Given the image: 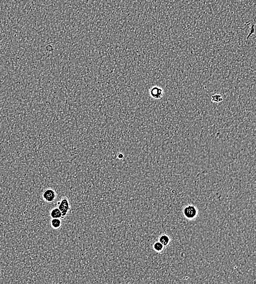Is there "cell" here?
Here are the masks:
<instances>
[{
  "label": "cell",
  "mask_w": 256,
  "mask_h": 284,
  "mask_svg": "<svg viewBox=\"0 0 256 284\" xmlns=\"http://www.w3.org/2000/svg\"><path fill=\"white\" fill-rule=\"evenodd\" d=\"M184 217L187 220L193 221L198 216L199 211L198 208L193 204H187L182 210Z\"/></svg>",
  "instance_id": "6da1fadb"
},
{
  "label": "cell",
  "mask_w": 256,
  "mask_h": 284,
  "mask_svg": "<svg viewBox=\"0 0 256 284\" xmlns=\"http://www.w3.org/2000/svg\"><path fill=\"white\" fill-rule=\"evenodd\" d=\"M164 248H165V247H164L163 245L159 242V241L155 242L153 245V249L158 253H162L164 251Z\"/></svg>",
  "instance_id": "ba28073f"
},
{
  "label": "cell",
  "mask_w": 256,
  "mask_h": 284,
  "mask_svg": "<svg viewBox=\"0 0 256 284\" xmlns=\"http://www.w3.org/2000/svg\"><path fill=\"white\" fill-rule=\"evenodd\" d=\"M150 95L155 100H160L163 96V90L162 88L158 86H154L151 87L149 91Z\"/></svg>",
  "instance_id": "277c9868"
},
{
  "label": "cell",
  "mask_w": 256,
  "mask_h": 284,
  "mask_svg": "<svg viewBox=\"0 0 256 284\" xmlns=\"http://www.w3.org/2000/svg\"><path fill=\"white\" fill-rule=\"evenodd\" d=\"M118 159H124V155L122 153H119L118 155Z\"/></svg>",
  "instance_id": "30bf717a"
},
{
  "label": "cell",
  "mask_w": 256,
  "mask_h": 284,
  "mask_svg": "<svg viewBox=\"0 0 256 284\" xmlns=\"http://www.w3.org/2000/svg\"><path fill=\"white\" fill-rule=\"evenodd\" d=\"M211 101L215 103H219L223 101L222 96L220 94H215L211 96Z\"/></svg>",
  "instance_id": "9c48e42d"
},
{
  "label": "cell",
  "mask_w": 256,
  "mask_h": 284,
  "mask_svg": "<svg viewBox=\"0 0 256 284\" xmlns=\"http://www.w3.org/2000/svg\"><path fill=\"white\" fill-rule=\"evenodd\" d=\"M62 221L61 219H52L50 220V225L54 230H59L62 226Z\"/></svg>",
  "instance_id": "8992f818"
},
{
  "label": "cell",
  "mask_w": 256,
  "mask_h": 284,
  "mask_svg": "<svg viewBox=\"0 0 256 284\" xmlns=\"http://www.w3.org/2000/svg\"><path fill=\"white\" fill-rule=\"evenodd\" d=\"M42 198L44 201L47 203H53L56 201L57 193L54 189L48 188L42 193Z\"/></svg>",
  "instance_id": "3957f363"
},
{
  "label": "cell",
  "mask_w": 256,
  "mask_h": 284,
  "mask_svg": "<svg viewBox=\"0 0 256 284\" xmlns=\"http://www.w3.org/2000/svg\"><path fill=\"white\" fill-rule=\"evenodd\" d=\"M159 241L164 247H169L171 243V238L169 235L167 234H162L159 237Z\"/></svg>",
  "instance_id": "5b68a950"
},
{
  "label": "cell",
  "mask_w": 256,
  "mask_h": 284,
  "mask_svg": "<svg viewBox=\"0 0 256 284\" xmlns=\"http://www.w3.org/2000/svg\"><path fill=\"white\" fill-rule=\"evenodd\" d=\"M50 216L52 219H62V214L58 207L53 208L50 211Z\"/></svg>",
  "instance_id": "52a82bcc"
},
{
  "label": "cell",
  "mask_w": 256,
  "mask_h": 284,
  "mask_svg": "<svg viewBox=\"0 0 256 284\" xmlns=\"http://www.w3.org/2000/svg\"><path fill=\"white\" fill-rule=\"evenodd\" d=\"M57 207L59 209L62 214V219H64L70 213L71 208L70 201L67 197H62L60 201L57 202Z\"/></svg>",
  "instance_id": "7a4b0ae2"
}]
</instances>
